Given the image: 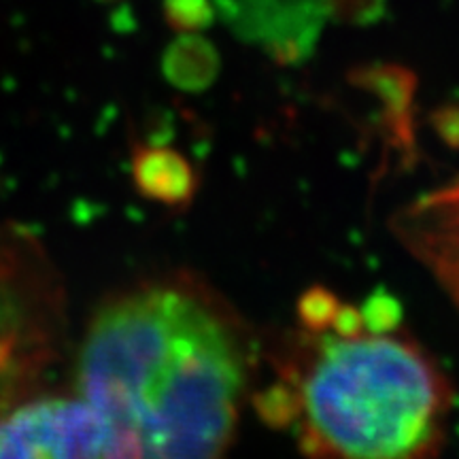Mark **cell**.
Masks as SVG:
<instances>
[{
	"label": "cell",
	"mask_w": 459,
	"mask_h": 459,
	"mask_svg": "<svg viewBox=\"0 0 459 459\" xmlns=\"http://www.w3.org/2000/svg\"><path fill=\"white\" fill-rule=\"evenodd\" d=\"M251 344L221 298L187 277L122 291L91 317L79 395L105 428L102 459H221Z\"/></svg>",
	"instance_id": "1"
},
{
	"label": "cell",
	"mask_w": 459,
	"mask_h": 459,
	"mask_svg": "<svg viewBox=\"0 0 459 459\" xmlns=\"http://www.w3.org/2000/svg\"><path fill=\"white\" fill-rule=\"evenodd\" d=\"M451 400L443 370L417 342L317 332L266 409L294 421L313 459H432Z\"/></svg>",
	"instance_id": "2"
},
{
	"label": "cell",
	"mask_w": 459,
	"mask_h": 459,
	"mask_svg": "<svg viewBox=\"0 0 459 459\" xmlns=\"http://www.w3.org/2000/svg\"><path fill=\"white\" fill-rule=\"evenodd\" d=\"M105 428L82 395H41L0 409V459H102Z\"/></svg>",
	"instance_id": "3"
},
{
	"label": "cell",
	"mask_w": 459,
	"mask_h": 459,
	"mask_svg": "<svg viewBox=\"0 0 459 459\" xmlns=\"http://www.w3.org/2000/svg\"><path fill=\"white\" fill-rule=\"evenodd\" d=\"M136 186L149 198L164 204H181L194 192L187 160L169 149H141L134 158Z\"/></svg>",
	"instance_id": "4"
},
{
	"label": "cell",
	"mask_w": 459,
	"mask_h": 459,
	"mask_svg": "<svg viewBox=\"0 0 459 459\" xmlns=\"http://www.w3.org/2000/svg\"><path fill=\"white\" fill-rule=\"evenodd\" d=\"M402 315L400 304L394 300L389 294H372L368 302L364 304V308L359 311L361 325L366 332H375V334H387L398 325Z\"/></svg>",
	"instance_id": "5"
},
{
	"label": "cell",
	"mask_w": 459,
	"mask_h": 459,
	"mask_svg": "<svg viewBox=\"0 0 459 459\" xmlns=\"http://www.w3.org/2000/svg\"><path fill=\"white\" fill-rule=\"evenodd\" d=\"M338 308V302L334 300V296L330 291H321V290H313L304 296V300L300 304V313L302 319L307 321L308 328L321 332L324 328H328L334 319V313Z\"/></svg>",
	"instance_id": "6"
}]
</instances>
